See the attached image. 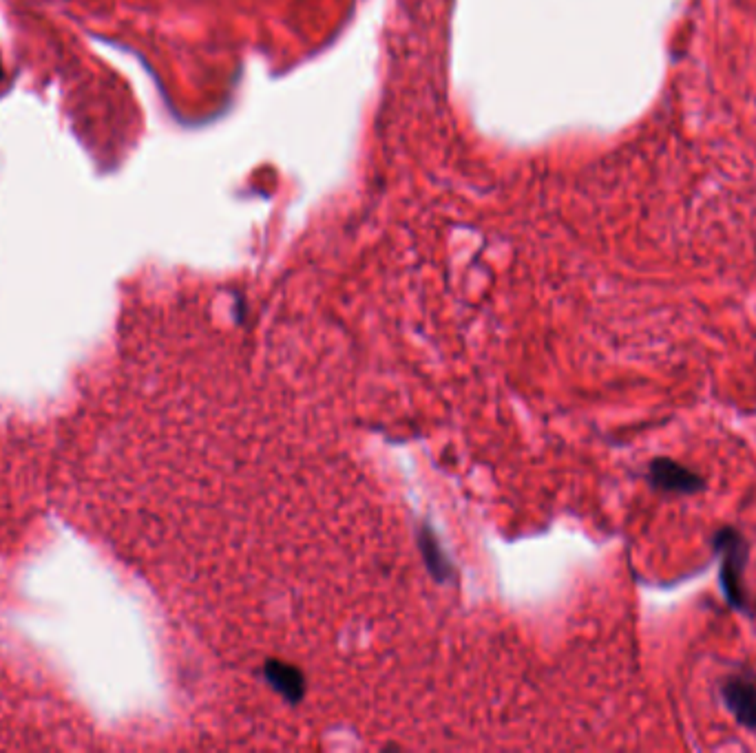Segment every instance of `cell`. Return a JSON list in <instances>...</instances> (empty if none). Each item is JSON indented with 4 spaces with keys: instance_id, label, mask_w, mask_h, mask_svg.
<instances>
[{
    "instance_id": "cell-1",
    "label": "cell",
    "mask_w": 756,
    "mask_h": 753,
    "mask_svg": "<svg viewBox=\"0 0 756 753\" xmlns=\"http://www.w3.org/2000/svg\"><path fill=\"white\" fill-rule=\"evenodd\" d=\"M712 544L721 557V590L728 606L748 612V588H745V568H748L750 548L737 528L723 526L712 537Z\"/></svg>"
},
{
    "instance_id": "cell-5",
    "label": "cell",
    "mask_w": 756,
    "mask_h": 753,
    "mask_svg": "<svg viewBox=\"0 0 756 753\" xmlns=\"http://www.w3.org/2000/svg\"><path fill=\"white\" fill-rule=\"evenodd\" d=\"M0 80H3V65H0Z\"/></svg>"
},
{
    "instance_id": "cell-4",
    "label": "cell",
    "mask_w": 756,
    "mask_h": 753,
    "mask_svg": "<svg viewBox=\"0 0 756 753\" xmlns=\"http://www.w3.org/2000/svg\"><path fill=\"white\" fill-rule=\"evenodd\" d=\"M268 676L270 681L275 683L283 694H288L290 698H299L303 692L301 685V676L290 670V667H283L281 663H270L268 665Z\"/></svg>"
},
{
    "instance_id": "cell-2",
    "label": "cell",
    "mask_w": 756,
    "mask_h": 753,
    "mask_svg": "<svg viewBox=\"0 0 756 753\" xmlns=\"http://www.w3.org/2000/svg\"><path fill=\"white\" fill-rule=\"evenodd\" d=\"M648 482L657 491L695 495L706 491V477L670 458H655L648 466Z\"/></svg>"
},
{
    "instance_id": "cell-3",
    "label": "cell",
    "mask_w": 756,
    "mask_h": 753,
    "mask_svg": "<svg viewBox=\"0 0 756 753\" xmlns=\"http://www.w3.org/2000/svg\"><path fill=\"white\" fill-rule=\"evenodd\" d=\"M723 705L745 729H756V683L748 676H730L721 685Z\"/></svg>"
}]
</instances>
